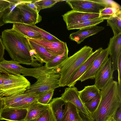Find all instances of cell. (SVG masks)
Returning <instances> with one entry per match:
<instances>
[{"mask_svg":"<svg viewBox=\"0 0 121 121\" xmlns=\"http://www.w3.org/2000/svg\"><path fill=\"white\" fill-rule=\"evenodd\" d=\"M35 0H32L31 1L25 3L26 5L30 8L37 11H38L37 7L35 2Z\"/></svg>","mask_w":121,"mask_h":121,"instance_id":"cell-39","label":"cell"},{"mask_svg":"<svg viewBox=\"0 0 121 121\" xmlns=\"http://www.w3.org/2000/svg\"><path fill=\"white\" fill-rule=\"evenodd\" d=\"M104 21V20L98 17L84 21L67 27V28L68 30L75 29L80 30L87 29L97 26L103 22Z\"/></svg>","mask_w":121,"mask_h":121,"instance_id":"cell-27","label":"cell"},{"mask_svg":"<svg viewBox=\"0 0 121 121\" xmlns=\"http://www.w3.org/2000/svg\"><path fill=\"white\" fill-rule=\"evenodd\" d=\"M10 3L7 13L3 17V21L6 24L8 23H21L20 10L17 6L19 3L28 2V0H7Z\"/></svg>","mask_w":121,"mask_h":121,"instance_id":"cell-13","label":"cell"},{"mask_svg":"<svg viewBox=\"0 0 121 121\" xmlns=\"http://www.w3.org/2000/svg\"><path fill=\"white\" fill-rule=\"evenodd\" d=\"M103 50L102 48L100 47L93 52L91 56L73 74L68 82L67 86L70 87L74 86L77 82L88 70L93 61Z\"/></svg>","mask_w":121,"mask_h":121,"instance_id":"cell-11","label":"cell"},{"mask_svg":"<svg viewBox=\"0 0 121 121\" xmlns=\"http://www.w3.org/2000/svg\"><path fill=\"white\" fill-rule=\"evenodd\" d=\"M78 92L80 98L84 104L95 98L100 93V90L94 85L85 86Z\"/></svg>","mask_w":121,"mask_h":121,"instance_id":"cell-23","label":"cell"},{"mask_svg":"<svg viewBox=\"0 0 121 121\" xmlns=\"http://www.w3.org/2000/svg\"><path fill=\"white\" fill-rule=\"evenodd\" d=\"M17 6L20 10L21 23L35 25L41 21L42 17L39 13L29 8L25 3H19Z\"/></svg>","mask_w":121,"mask_h":121,"instance_id":"cell-14","label":"cell"},{"mask_svg":"<svg viewBox=\"0 0 121 121\" xmlns=\"http://www.w3.org/2000/svg\"><path fill=\"white\" fill-rule=\"evenodd\" d=\"M56 73L55 67L49 68L45 65L33 68L24 67L22 75L32 77L38 80L48 75Z\"/></svg>","mask_w":121,"mask_h":121,"instance_id":"cell-19","label":"cell"},{"mask_svg":"<svg viewBox=\"0 0 121 121\" xmlns=\"http://www.w3.org/2000/svg\"><path fill=\"white\" fill-rule=\"evenodd\" d=\"M38 96L31 95L20 101L11 105L8 107L27 109L33 104L37 102Z\"/></svg>","mask_w":121,"mask_h":121,"instance_id":"cell-29","label":"cell"},{"mask_svg":"<svg viewBox=\"0 0 121 121\" xmlns=\"http://www.w3.org/2000/svg\"><path fill=\"white\" fill-rule=\"evenodd\" d=\"M101 97L95 110L90 115L92 121H111L121 108V92L118 82L112 80L100 91Z\"/></svg>","mask_w":121,"mask_h":121,"instance_id":"cell-2","label":"cell"},{"mask_svg":"<svg viewBox=\"0 0 121 121\" xmlns=\"http://www.w3.org/2000/svg\"><path fill=\"white\" fill-rule=\"evenodd\" d=\"M101 97L100 93L95 98L91 101L84 104L90 114L96 109L99 104Z\"/></svg>","mask_w":121,"mask_h":121,"instance_id":"cell-36","label":"cell"},{"mask_svg":"<svg viewBox=\"0 0 121 121\" xmlns=\"http://www.w3.org/2000/svg\"><path fill=\"white\" fill-rule=\"evenodd\" d=\"M8 78L0 85V96L10 97L24 93L31 85L22 75L9 74Z\"/></svg>","mask_w":121,"mask_h":121,"instance_id":"cell-4","label":"cell"},{"mask_svg":"<svg viewBox=\"0 0 121 121\" xmlns=\"http://www.w3.org/2000/svg\"><path fill=\"white\" fill-rule=\"evenodd\" d=\"M24 68L18 62L13 60H7L4 59L0 62V72L4 74L22 75Z\"/></svg>","mask_w":121,"mask_h":121,"instance_id":"cell-18","label":"cell"},{"mask_svg":"<svg viewBox=\"0 0 121 121\" xmlns=\"http://www.w3.org/2000/svg\"><path fill=\"white\" fill-rule=\"evenodd\" d=\"M87 121H91V120H88Z\"/></svg>","mask_w":121,"mask_h":121,"instance_id":"cell-47","label":"cell"},{"mask_svg":"<svg viewBox=\"0 0 121 121\" xmlns=\"http://www.w3.org/2000/svg\"><path fill=\"white\" fill-rule=\"evenodd\" d=\"M60 75L57 73L46 75L37 80L30 85L25 92L29 94L38 95L48 90L60 87L59 80Z\"/></svg>","mask_w":121,"mask_h":121,"instance_id":"cell-6","label":"cell"},{"mask_svg":"<svg viewBox=\"0 0 121 121\" xmlns=\"http://www.w3.org/2000/svg\"><path fill=\"white\" fill-rule=\"evenodd\" d=\"M117 121L116 120H115L114 119H113L112 121Z\"/></svg>","mask_w":121,"mask_h":121,"instance_id":"cell-46","label":"cell"},{"mask_svg":"<svg viewBox=\"0 0 121 121\" xmlns=\"http://www.w3.org/2000/svg\"><path fill=\"white\" fill-rule=\"evenodd\" d=\"M121 6L112 1L111 4L100 11L99 17L103 20H108L114 15L118 10L121 9Z\"/></svg>","mask_w":121,"mask_h":121,"instance_id":"cell-28","label":"cell"},{"mask_svg":"<svg viewBox=\"0 0 121 121\" xmlns=\"http://www.w3.org/2000/svg\"><path fill=\"white\" fill-rule=\"evenodd\" d=\"M32 26L35 30L39 32L41 35L42 39L54 42H60L61 41L48 32L37 26L35 25H32Z\"/></svg>","mask_w":121,"mask_h":121,"instance_id":"cell-34","label":"cell"},{"mask_svg":"<svg viewBox=\"0 0 121 121\" xmlns=\"http://www.w3.org/2000/svg\"><path fill=\"white\" fill-rule=\"evenodd\" d=\"M108 47L114 71L117 69L118 61L121 56V33L114 35L110 39Z\"/></svg>","mask_w":121,"mask_h":121,"instance_id":"cell-12","label":"cell"},{"mask_svg":"<svg viewBox=\"0 0 121 121\" xmlns=\"http://www.w3.org/2000/svg\"><path fill=\"white\" fill-rule=\"evenodd\" d=\"M27 113V109L4 107L1 113L0 120L21 121L25 118Z\"/></svg>","mask_w":121,"mask_h":121,"instance_id":"cell-16","label":"cell"},{"mask_svg":"<svg viewBox=\"0 0 121 121\" xmlns=\"http://www.w3.org/2000/svg\"><path fill=\"white\" fill-rule=\"evenodd\" d=\"M8 9L0 12V27L5 24L3 21V17L7 12Z\"/></svg>","mask_w":121,"mask_h":121,"instance_id":"cell-40","label":"cell"},{"mask_svg":"<svg viewBox=\"0 0 121 121\" xmlns=\"http://www.w3.org/2000/svg\"><path fill=\"white\" fill-rule=\"evenodd\" d=\"M114 119L117 121H121V108L116 112Z\"/></svg>","mask_w":121,"mask_h":121,"instance_id":"cell-42","label":"cell"},{"mask_svg":"<svg viewBox=\"0 0 121 121\" xmlns=\"http://www.w3.org/2000/svg\"><path fill=\"white\" fill-rule=\"evenodd\" d=\"M10 5V2L7 0H0V6L2 7L5 9H8Z\"/></svg>","mask_w":121,"mask_h":121,"instance_id":"cell-41","label":"cell"},{"mask_svg":"<svg viewBox=\"0 0 121 121\" xmlns=\"http://www.w3.org/2000/svg\"><path fill=\"white\" fill-rule=\"evenodd\" d=\"M66 102L60 97L54 98L49 104L56 121H63L64 109Z\"/></svg>","mask_w":121,"mask_h":121,"instance_id":"cell-25","label":"cell"},{"mask_svg":"<svg viewBox=\"0 0 121 121\" xmlns=\"http://www.w3.org/2000/svg\"><path fill=\"white\" fill-rule=\"evenodd\" d=\"M1 97L0 96V101L1 99Z\"/></svg>","mask_w":121,"mask_h":121,"instance_id":"cell-48","label":"cell"},{"mask_svg":"<svg viewBox=\"0 0 121 121\" xmlns=\"http://www.w3.org/2000/svg\"><path fill=\"white\" fill-rule=\"evenodd\" d=\"M93 52L92 48L85 46L55 67L56 72L60 75L59 80L60 87L67 86L73 74Z\"/></svg>","mask_w":121,"mask_h":121,"instance_id":"cell-3","label":"cell"},{"mask_svg":"<svg viewBox=\"0 0 121 121\" xmlns=\"http://www.w3.org/2000/svg\"><path fill=\"white\" fill-rule=\"evenodd\" d=\"M12 28L29 39H42L41 35L33 29L32 25L15 23Z\"/></svg>","mask_w":121,"mask_h":121,"instance_id":"cell-20","label":"cell"},{"mask_svg":"<svg viewBox=\"0 0 121 121\" xmlns=\"http://www.w3.org/2000/svg\"><path fill=\"white\" fill-rule=\"evenodd\" d=\"M5 47L0 36V62L4 59V53Z\"/></svg>","mask_w":121,"mask_h":121,"instance_id":"cell-38","label":"cell"},{"mask_svg":"<svg viewBox=\"0 0 121 121\" xmlns=\"http://www.w3.org/2000/svg\"><path fill=\"white\" fill-rule=\"evenodd\" d=\"M109 55L108 48L103 49L93 61L88 70L79 81L82 82L87 79H95L97 73L108 57Z\"/></svg>","mask_w":121,"mask_h":121,"instance_id":"cell-9","label":"cell"},{"mask_svg":"<svg viewBox=\"0 0 121 121\" xmlns=\"http://www.w3.org/2000/svg\"><path fill=\"white\" fill-rule=\"evenodd\" d=\"M79 112L74 105L66 102L64 109L63 121H85L80 116Z\"/></svg>","mask_w":121,"mask_h":121,"instance_id":"cell-22","label":"cell"},{"mask_svg":"<svg viewBox=\"0 0 121 121\" xmlns=\"http://www.w3.org/2000/svg\"><path fill=\"white\" fill-rule=\"evenodd\" d=\"M6 9H5L2 7L0 6V12H1Z\"/></svg>","mask_w":121,"mask_h":121,"instance_id":"cell-45","label":"cell"},{"mask_svg":"<svg viewBox=\"0 0 121 121\" xmlns=\"http://www.w3.org/2000/svg\"><path fill=\"white\" fill-rule=\"evenodd\" d=\"M31 95L25 92L16 95L8 97H4L1 98L4 102V107H8L11 105L19 102L22 100Z\"/></svg>","mask_w":121,"mask_h":121,"instance_id":"cell-30","label":"cell"},{"mask_svg":"<svg viewBox=\"0 0 121 121\" xmlns=\"http://www.w3.org/2000/svg\"><path fill=\"white\" fill-rule=\"evenodd\" d=\"M9 74H2L0 72V85L2 84L8 78Z\"/></svg>","mask_w":121,"mask_h":121,"instance_id":"cell-43","label":"cell"},{"mask_svg":"<svg viewBox=\"0 0 121 121\" xmlns=\"http://www.w3.org/2000/svg\"><path fill=\"white\" fill-rule=\"evenodd\" d=\"M62 16L67 27L86 20L98 17L99 13H88L72 10Z\"/></svg>","mask_w":121,"mask_h":121,"instance_id":"cell-10","label":"cell"},{"mask_svg":"<svg viewBox=\"0 0 121 121\" xmlns=\"http://www.w3.org/2000/svg\"><path fill=\"white\" fill-rule=\"evenodd\" d=\"M33 121H56L49 105L48 108L43 114Z\"/></svg>","mask_w":121,"mask_h":121,"instance_id":"cell-35","label":"cell"},{"mask_svg":"<svg viewBox=\"0 0 121 121\" xmlns=\"http://www.w3.org/2000/svg\"><path fill=\"white\" fill-rule=\"evenodd\" d=\"M107 26H109L113 31L114 36L121 33V9L118 11L107 20Z\"/></svg>","mask_w":121,"mask_h":121,"instance_id":"cell-26","label":"cell"},{"mask_svg":"<svg viewBox=\"0 0 121 121\" xmlns=\"http://www.w3.org/2000/svg\"><path fill=\"white\" fill-rule=\"evenodd\" d=\"M54 91V89L50 90L39 95L38 96L37 102L43 104H48L52 99Z\"/></svg>","mask_w":121,"mask_h":121,"instance_id":"cell-32","label":"cell"},{"mask_svg":"<svg viewBox=\"0 0 121 121\" xmlns=\"http://www.w3.org/2000/svg\"><path fill=\"white\" fill-rule=\"evenodd\" d=\"M28 40L31 48L35 51L36 54L43 63H47L56 56L50 53L43 47L32 41L29 38Z\"/></svg>","mask_w":121,"mask_h":121,"instance_id":"cell-24","label":"cell"},{"mask_svg":"<svg viewBox=\"0 0 121 121\" xmlns=\"http://www.w3.org/2000/svg\"><path fill=\"white\" fill-rule=\"evenodd\" d=\"M113 72L110 57L105 60L97 73L95 78L94 85L99 90L102 89L113 80Z\"/></svg>","mask_w":121,"mask_h":121,"instance_id":"cell-7","label":"cell"},{"mask_svg":"<svg viewBox=\"0 0 121 121\" xmlns=\"http://www.w3.org/2000/svg\"><path fill=\"white\" fill-rule=\"evenodd\" d=\"M4 107V102L1 99L0 101V115L3 108Z\"/></svg>","mask_w":121,"mask_h":121,"instance_id":"cell-44","label":"cell"},{"mask_svg":"<svg viewBox=\"0 0 121 121\" xmlns=\"http://www.w3.org/2000/svg\"><path fill=\"white\" fill-rule=\"evenodd\" d=\"M61 0H35L36 4L39 13L42 9L50 8L54 6L56 3Z\"/></svg>","mask_w":121,"mask_h":121,"instance_id":"cell-33","label":"cell"},{"mask_svg":"<svg viewBox=\"0 0 121 121\" xmlns=\"http://www.w3.org/2000/svg\"><path fill=\"white\" fill-rule=\"evenodd\" d=\"M29 39L44 48L50 53L56 56L62 54L67 47L66 42H54L42 39Z\"/></svg>","mask_w":121,"mask_h":121,"instance_id":"cell-15","label":"cell"},{"mask_svg":"<svg viewBox=\"0 0 121 121\" xmlns=\"http://www.w3.org/2000/svg\"><path fill=\"white\" fill-rule=\"evenodd\" d=\"M65 102H69L75 105L88 120L90 114L85 108L79 96L77 88L73 86L66 88L60 97Z\"/></svg>","mask_w":121,"mask_h":121,"instance_id":"cell-8","label":"cell"},{"mask_svg":"<svg viewBox=\"0 0 121 121\" xmlns=\"http://www.w3.org/2000/svg\"><path fill=\"white\" fill-rule=\"evenodd\" d=\"M104 29L103 26H96L89 28L80 29L76 32L71 34L69 38L78 44H80L86 39L97 34Z\"/></svg>","mask_w":121,"mask_h":121,"instance_id":"cell-17","label":"cell"},{"mask_svg":"<svg viewBox=\"0 0 121 121\" xmlns=\"http://www.w3.org/2000/svg\"><path fill=\"white\" fill-rule=\"evenodd\" d=\"M118 73V87L119 91H121V56L120 57L118 62L117 69Z\"/></svg>","mask_w":121,"mask_h":121,"instance_id":"cell-37","label":"cell"},{"mask_svg":"<svg viewBox=\"0 0 121 121\" xmlns=\"http://www.w3.org/2000/svg\"><path fill=\"white\" fill-rule=\"evenodd\" d=\"M49 106V104L44 105L37 102L34 103L27 109L26 116L21 121H33L43 114Z\"/></svg>","mask_w":121,"mask_h":121,"instance_id":"cell-21","label":"cell"},{"mask_svg":"<svg viewBox=\"0 0 121 121\" xmlns=\"http://www.w3.org/2000/svg\"><path fill=\"white\" fill-rule=\"evenodd\" d=\"M69 50L67 47L62 54L56 56L52 60L45 64V65L48 68H54L61 63L68 57Z\"/></svg>","mask_w":121,"mask_h":121,"instance_id":"cell-31","label":"cell"},{"mask_svg":"<svg viewBox=\"0 0 121 121\" xmlns=\"http://www.w3.org/2000/svg\"><path fill=\"white\" fill-rule=\"evenodd\" d=\"M66 1L73 10L95 13H99L100 10L110 6L112 1L103 0H69Z\"/></svg>","mask_w":121,"mask_h":121,"instance_id":"cell-5","label":"cell"},{"mask_svg":"<svg viewBox=\"0 0 121 121\" xmlns=\"http://www.w3.org/2000/svg\"><path fill=\"white\" fill-rule=\"evenodd\" d=\"M1 39L12 60L34 67L41 66L33 57L34 51L31 48L28 38L12 28L3 31Z\"/></svg>","mask_w":121,"mask_h":121,"instance_id":"cell-1","label":"cell"}]
</instances>
